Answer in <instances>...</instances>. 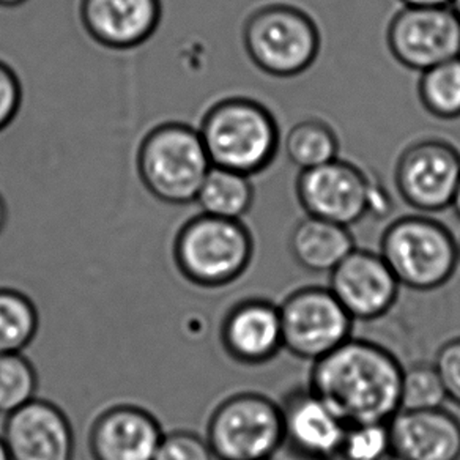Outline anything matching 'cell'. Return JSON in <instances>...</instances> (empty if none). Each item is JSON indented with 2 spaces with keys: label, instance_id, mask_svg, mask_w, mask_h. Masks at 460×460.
<instances>
[{
  "label": "cell",
  "instance_id": "obj_1",
  "mask_svg": "<svg viewBox=\"0 0 460 460\" xmlns=\"http://www.w3.org/2000/svg\"><path fill=\"white\" fill-rule=\"evenodd\" d=\"M403 366L382 345L350 338L314 361L309 390L323 401L347 428L390 422L401 410Z\"/></svg>",
  "mask_w": 460,
  "mask_h": 460
},
{
  "label": "cell",
  "instance_id": "obj_2",
  "mask_svg": "<svg viewBox=\"0 0 460 460\" xmlns=\"http://www.w3.org/2000/svg\"><path fill=\"white\" fill-rule=\"evenodd\" d=\"M198 129L213 166L250 177L265 172L281 146L275 115L250 96H227L211 104Z\"/></svg>",
  "mask_w": 460,
  "mask_h": 460
},
{
  "label": "cell",
  "instance_id": "obj_3",
  "mask_svg": "<svg viewBox=\"0 0 460 460\" xmlns=\"http://www.w3.org/2000/svg\"><path fill=\"white\" fill-rule=\"evenodd\" d=\"M137 173L142 185L164 204L196 202L210 172V156L198 128L183 122L156 125L137 148Z\"/></svg>",
  "mask_w": 460,
  "mask_h": 460
},
{
  "label": "cell",
  "instance_id": "obj_4",
  "mask_svg": "<svg viewBox=\"0 0 460 460\" xmlns=\"http://www.w3.org/2000/svg\"><path fill=\"white\" fill-rule=\"evenodd\" d=\"M380 254L401 288L430 292L443 288L460 263L459 242L445 224L407 215L385 229Z\"/></svg>",
  "mask_w": 460,
  "mask_h": 460
},
{
  "label": "cell",
  "instance_id": "obj_5",
  "mask_svg": "<svg viewBox=\"0 0 460 460\" xmlns=\"http://www.w3.org/2000/svg\"><path fill=\"white\" fill-rule=\"evenodd\" d=\"M173 254L180 271L200 288H224L237 281L254 256V238L242 219L202 213L177 234Z\"/></svg>",
  "mask_w": 460,
  "mask_h": 460
},
{
  "label": "cell",
  "instance_id": "obj_6",
  "mask_svg": "<svg viewBox=\"0 0 460 460\" xmlns=\"http://www.w3.org/2000/svg\"><path fill=\"white\" fill-rule=\"evenodd\" d=\"M244 51L265 75L300 76L319 58V26L301 8L270 4L257 8L244 21Z\"/></svg>",
  "mask_w": 460,
  "mask_h": 460
},
{
  "label": "cell",
  "instance_id": "obj_7",
  "mask_svg": "<svg viewBox=\"0 0 460 460\" xmlns=\"http://www.w3.org/2000/svg\"><path fill=\"white\" fill-rule=\"evenodd\" d=\"M295 190L307 217L345 227L367 215L385 217L393 210V200L382 183H376L361 167L341 158L300 171Z\"/></svg>",
  "mask_w": 460,
  "mask_h": 460
},
{
  "label": "cell",
  "instance_id": "obj_8",
  "mask_svg": "<svg viewBox=\"0 0 460 460\" xmlns=\"http://www.w3.org/2000/svg\"><path fill=\"white\" fill-rule=\"evenodd\" d=\"M207 441L217 460H271L286 443L281 405L259 393L227 397L211 413Z\"/></svg>",
  "mask_w": 460,
  "mask_h": 460
},
{
  "label": "cell",
  "instance_id": "obj_9",
  "mask_svg": "<svg viewBox=\"0 0 460 460\" xmlns=\"http://www.w3.org/2000/svg\"><path fill=\"white\" fill-rule=\"evenodd\" d=\"M282 347L295 357L317 361L352 338L353 319L330 288H305L279 306Z\"/></svg>",
  "mask_w": 460,
  "mask_h": 460
},
{
  "label": "cell",
  "instance_id": "obj_10",
  "mask_svg": "<svg viewBox=\"0 0 460 460\" xmlns=\"http://www.w3.org/2000/svg\"><path fill=\"white\" fill-rule=\"evenodd\" d=\"M460 181V152L445 139L429 137L411 142L399 155L394 185L405 204L438 213L451 208Z\"/></svg>",
  "mask_w": 460,
  "mask_h": 460
},
{
  "label": "cell",
  "instance_id": "obj_11",
  "mask_svg": "<svg viewBox=\"0 0 460 460\" xmlns=\"http://www.w3.org/2000/svg\"><path fill=\"white\" fill-rule=\"evenodd\" d=\"M391 56L422 73L460 58V20L451 7H402L386 29Z\"/></svg>",
  "mask_w": 460,
  "mask_h": 460
},
{
  "label": "cell",
  "instance_id": "obj_12",
  "mask_svg": "<svg viewBox=\"0 0 460 460\" xmlns=\"http://www.w3.org/2000/svg\"><path fill=\"white\" fill-rule=\"evenodd\" d=\"M328 288L353 320H377L396 305L401 284L380 252L355 248L330 273Z\"/></svg>",
  "mask_w": 460,
  "mask_h": 460
},
{
  "label": "cell",
  "instance_id": "obj_13",
  "mask_svg": "<svg viewBox=\"0 0 460 460\" xmlns=\"http://www.w3.org/2000/svg\"><path fill=\"white\" fill-rule=\"evenodd\" d=\"M2 440L10 460H73L75 435L56 403L33 399L5 416Z\"/></svg>",
  "mask_w": 460,
  "mask_h": 460
},
{
  "label": "cell",
  "instance_id": "obj_14",
  "mask_svg": "<svg viewBox=\"0 0 460 460\" xmlns=\"http://www.w3.org/2000/svg\"><path fill=\"white\" fill-rule=\"evenodd\" d=\"M79 18L90 39L115 51L147 43L163 18L161 0H81Z\"/></svg>",
  "mask_w": 460,
  "mask_h": 460
},
{
  "label": "cell",
  "instance_id": "obj_15",
  "mask_svg": "<svg viewBox=\"0 0 460 460\" xmlns=\"http://www.w3.org/2000/svg\"><path fill=\"white\" fill-rule=\"evenodd\" d=\"M163 435L160 422L147 410L115 405L90 429V454L93 460H154Z\"/></svg>",
  "mask_w": 460,
  "mask_h": 460
},
{
  "label": "cell",
  "instance_id": "obj_16",
  "mask_svg": "<svg viewBox=\"0 0 460 460\" xmlns=\"http://www.w3.org/2000/svg\"><path fill=\"white\" fill-rule=\"evenodd\" d=\"M284 438L307 460H339L347 426L313 391H294L281 405Z\"/></svg>",
  "mask_w": 460,
  "mask_h": 460
},
{
  "label": "cell",
  "instance_id": "obj_17",
  "mask_svg": "<svg viewBox=\"0 0 460 460\" xmlns=\"http://www.w3.org/2000/svg\"><path fill=\"white\" fill-rule=\"evenodd\" d=\"M393 454L405 460H460V420L447 410H399L388 422Z\"/></svg>",
  "mask_w": 460,
  "mask_h": 460
},
{
  "label": "cell",
  "instance_id": "obj_18",
  "mask_svg": "<svg viewBox=\"0 0 460 460\" xmlns=\"http://www.w3.org/2000/svg\"><path fill=\"white\" fill-rule=\"evenodd\" d=\"M226 352L243 365H263L282 347L279 306L265 300H246L232 307L221 328Z\"/></svg>",
  "mask_w": 460,
  "mask_h": 460
},
{
  "label": "cell",
  "instance_id": "obj_19",
  "mask_svg": "<svg viewBox=\"0 0 460 460\" xmlns=\"http://www.w3.org/2000/svg\"><path fill=\"white\" fill-rule=\"evenodd\" d=\"M355 248L350 227L320 217L301 219L288 238L295 262L313 273H332Z\"/></svg>",
  "mask_w": 460,
  "mask_h": 460
},
{
  "label": "cell",
  "instance_id": "obj_20",
  "mask_svg": "<svg viewBox=\"0 0 460 460\" xmlns=\"http://www.w3.org/2000/svg\"><path fill=\"white\" fill-rule=\"evenodd\" d=\"M256 191L250 175L213 166L198 192L199 208L211 217L242 219L250 213Z\"/></svg>",
  "mask_w": 460,
  "mask_h": 460
},
{
  "label": "cell",
  "instance_id": "obj_21",
  "mask_svg": "<svg viewBox=\"0 0 460 460\" xmlns=\"http://www.w3.org/2000/svg\"><path fill=\"white\" fill-rule=\"evenodd\" d=\"M286 154L300 171L323 166L339 158V137L325 120L305 119L288 129Z\"/></svg>",
  "mask_w": 460,
  "mask_h": 460
},
{
  "label": "cell",
  "instance_id": "obj_22",
  "mask_svg": "<svg viewBox=\"0 0 460 460\" xmlns=\"http://www.w3.org/2000/svg\"><path fill=\"white\" fill-rule=\"evenodd\" d=\"M418 96L422 108L437 119H460V58L422 71Z\"/></svg>",
  "mask_w": 460,
  "mask_h": 460
},
{
  "label": "cell",
  "instance_id": "obj_23",
  "mask_svg": "<svg viewBox=\"0 0 460 460\" xmlns=\"http://www.w3.org/2000/svg\"><path fill=\"white\" fill-rule=\"evenodd\" d=\"M39 332L33 301L14 288H0V355L21 353Z\"/></svg>",
  "mask_w": 460,
  "mask_h": 460
},
{
  "label": "cell",
  "instance_id": "obj_24",
  "mask_svg": "<svg viewBox=\"0 0 460 460\" xmlns=\"http://www.w3.org/2000/svg\"><path fill=\"white\" fill-rule=\"evenodd\" d=\"M39 376L22 353L0 355V416L12 415L35 399Z\"/></svg>",
  "mask_w": 460,
  "mask_h": 460
},
{
  "label": "cell",
  "instance_id": "obj_25",
  "mask_svg": "<svg viewBox=\"0 0 460 460\" xmlns=\"http://www.w3.org/2000/svg\"><path fill=\"white\" fill-rule=\"evenodd\" d=\"M447 399L445 385L434 363H416L403 367L401 410L440 409Z\"/></svg>",
  "mask_w": 460,
  "mask_h": 460
},
{
  "label": "cell",
  "instance_id": "obj_26",
  "mask_svg": "<svg viewBox=\"0 0 460 460\" xmlns=\"http://www.w3.org/2000/svg\"><path fill=\"white\" fill-rule=\"evenodd\" d=\"M393 454L388 422L347 428L339 460H385Z\"/></svg>",
  "mask_w": 460,
  "mask_h": 460
},
{
  "label": "cell",
  "instance_id": "obj_27",
  "mask_svg": "<svg viewBox=\"0 0 460 460\" xmlns=\"http://www.w3.org/2000/svg\"><path fill=\"white\" fill-rule=\"evenodd\" d=\"M154 460H217L207 438L188 430L163 435Z\"/></svg>",
  "mask_w": 460,
  "mask_h": 460
},
{
  "label": "cell",
  "instance_id": "obj_28",
  "mask_svg": "<svg viewBox=\"0 0 460 460\" xmlns=\"http://www.w3.org/2000/svg\"><path fill=\"white\" fill-rule=\"evenodd\" d=\"M22 84L12 65L0 58V133L7 129L20 114Z\"/></svg>",
  "mask_w": 460,
  "mask_h": 460
},
{
  "label": "cell",
  "instance_id": "obj_29",
  "mask_svg": "<svg viewBox=\"0 0 460 460\" xmlns=\"http://www.w3.org/2000/svg\"><path fill=\"white\" fill-rule=\"evenodd\" d=\"M434 365L445 385L447 399L460 407V336L441 345Z\"/></svg>",
  "mask_w": 460,
  "mask_h": 460
},
{
  "label": "cell",
  "instance_id": "obj_30",
  "mask_svg": "<svg viewBox=\"0 0 460 460\" xmlns=\"http://www.w3.org/2000/svg\"><path fill=\"white\" fill-rule=\"evenodd\" d=\"M403 7H449L451 0H401Z\"/></svg>",
  "mask_w": 460,
  "mask_h": 460
},
{
  "label": "cell",
  "instance_id": "obj_31",
  "mask_svg": "<svg viewBox=\"0 0 460 460\" xmlns=\"http://www.w3.org/2000/svg\"><path fill=\"white\" fill-rule=\"evenodd\" d=\"M7 204H5V200H4V198H2V194H0V232H2V230H4V227H5V224H7Z\"/></svg>",
  "mask_w": 460,
  "mask_h": 460
},
{
  "label": "cell",
  "instance_id": "obj_32",
  "mask_svg": "<svg viewBox=\"0 0 460 460\" xmlns=\"http://www.w3.org/2000/svg\"><path fill=\"white\" fill-rule=\"evenodd\" d=\"M451 208H453L454 213H456V217L460 219V181L459 185H457V190H456V194H454Z\"/></svg>",
  "mask_w": 460,
  "mask_h": 460
},
{
  "label": "cell",
  "instance_id": "obj_33",
  "mask_svg": "<svg viewBox=\"0 0 460 460\" xmlns=\"http://www.w3.org/2000/svg\"><path fill=\"white\" fill-rule=\"evenodd\" d=\"M27 0H0V7L16 8L21 7L22 4H26Z\"/></svg>",
  "mask_w": 460,
  "mask_h": 460
},
{
  "label": "cell",
  "instance_id": "obj_34",
  "mask_svg": "<svg viewBox=\"0 0 460 460\" xmlns=\"http://www.w3.org/2000/svg\"><path fill=\"white\" fill-rule=\"evenodd\" d=\"M0 460H10L7 447H5V443L2 440V435H0Z\"/></svg>",
  "mask_w": 460,
  "mask_h": 460
},
{
  "label": "cell",
  "instance_id": "obj_35",
  "mask_svg": "<svg viewBox=\"0 0 460 460\" xmlns=\"http://www.w3.org/2000/svg\"><path fill=\"white\" fill-rule=\"evenodd\" d=\"M449 7L453 8L454 13L457 14V18L460 20V0H451Z\"/></svg>",
  "mask_w": 460,
  "mask_h": 460
},
{
  "label": "cell",
  "instance_id": "obj_36",
  "mask_svg": "<svg viewBox=\"0 0 460 460\" xmlns=\"http://www.w3.org/2000/svg\"><path fill=\"white\" fill-rule=\"evenodd\" d=\"M385 460H405V459H402V457H399V456H396V454H391V456H388V457H386V459Z\"/></svg>",
  "mask_w": 460,
  "mask_h": 460
},
{
  "label": "cell",
  "instance_id": "obj_37",
  "mask_svg": "<svg viewBox=\"0 0 460 460\" xmlns=\"http://www.w3.org/2000/svg\"><path fill=\"white\" fill-rule=\"evenodd\" d=\"M459 257H460V242H459Z\"/></svg>",
  "mask_w": 460,
  "mask_h": 460
}]
</instances>
